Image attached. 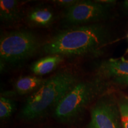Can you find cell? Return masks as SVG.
<instances>
[{
  "instance_id": "cell-1",
  "label": "cell",
  "mask_w": 128,
  "mask_h": 128,
  "mask_svg": "<svg viewBox=\"0 0 128 128\" xmlns=\"http://www.w3.org/2000/svg\"><path fill=\"white\" fill-rule=\"evenodd\" d=\"M110 35L100 23L71 27L59 32L42 45L47 55L66 57L98 56L109 43Z\"/></svg>"
},
{
  "instance_id": "cell-2",
  "label": "cell",
  "mask_w": 128,
  "mask_h": 128,
  "mask_svg": "<svg viewBox=\"0 0 128 128\" xmlns=\"http://www.w3.org/2000/svg\"><path fill=\"white\" fill-rule=\"evenodd\" d=\"M80 80L70 70H62L47 78L38 90L28 96L20 117L26 120H34L54 112L66 92Z\"/></svg>"
},
{
  "instance_id": "cell-3",
  "label": "cell",
  "mask_w": 128,
  "mask_h": 128,
  "mask_svg": "<svg viewBox=\"0 0 128 128\" xmlns=\"http://www.w3.org/2000/svg\"><path fill=\"white\" fill-rule=\"evenodd\" d=\"M109 92V82L96 75L80 80L65 94L54 111V116L62 124H72L101 96Z\"/></svg>"
},
{
  "instance_id": "cell-4",
  "label": "cell",
  "mask_w": 128,
  "mask_h": 128,
  "mask_svg": "<svg viewBox=\"0 0 128 128\" xmlns=\"http://www.w3.org/2000/svg\"><path fill=\"white\" fill-rule=\"evenodd\" d=\"M40 46L39 37L30 30H15L4 33L0 39L1 71L28 60L36 54Z\"/></svg>"
},
{
  "instance_id": "cell-5",
  "label": "cell",
  "mask_w": 128,
  "mask_h": 128,
  "mask_svg": "<svg viewBox=\"0 0 128 128\" xmlns=\"http://www.w3.org/2000/svg\"><path fill=\"white\" fill-rule=\"evenodd\" d=\"M115 1L81 0L65 9L63 22L69 26L91 24L106 20L110 14Z\"/></svg>"
},
{
  "instance_id": "cell-6",
  "label": "cell",
  "mask_w": 128,
  "mask_h": 128,
  "mask_svg": "<svg viewBox=\"0 0 128 128\" xmlns=\"http://www.w3.org/2000/svg\"><path fill=\"white\" fill-rule=\"evenodd\" d=\"M87 128H124L114 92L109 91L103 94L92 105Z\"/></svg>"
},
{
  "instance_id": "cell-7",
  "label": "cell",
  "mask_w": 128,
  "mask_h": 128,
  "mask_svg": "<svg viewBox=\"0 0 128 128\" xmlns=\"http://www.w3.org/2000/svg\"><path fill=\"white\" fill-rule=\"evenodd\" d=\"M97 75L106 80L128 76V60L122 57L104 60L100 64Z\"/></svg>"
},
{
  "instance_id": "cell-8",
  "label": "cell",
  "mask_w": 128,
  "mask_h": 128,
  "mask_svg": "<svg viewBox=\"0 0 128 128\" xmlns=\"http://www.w3.org/2000/svg\"><path fill=\"white\" fill-rule=\"evenodd\" d=\"M55 15L52 9L45 6L36 7L28 12L27 21L30 25L38 28L50 26L54 22Z\"/></svg>"
},
{
  "instance_id": "cell-9",
  "label": "cell",
  "mask_w": 128,
  "mask_h": 128,
  "mask_svg": "<svg viewBox=\"0 0 128 128\" xmlns=\"http://www.w3.org/2000/svg\"><path fill=\"white\" fill-rule=\"evenodd\" d=\"M47 80L41 78L38 76H22L16 80L14 84V92L12 93L6 94L7 96L17 95H30L38 90Z\"/></svg>"
},
{
  "instance_id": "cell-10",
  "label": "cell",
  "mask_w": 128,
  "mask_h": 128,
  "mask_svg": "<svg viewBox=\"0 0 128 128\" xmlns=\"http://www.w3.org/2000/svg\"><path fill=\"white\" fill-rule=\"evenodd\" d=\"M22 18L20 2L16 0L0 1V20L6 24L17 23Z\"/></svg>"
},
{
  "instance_id": "cell-11",
  "label": "cell",
  "mask_w": 128,
  "mask_h": 128,
  "mask_svg": "<svg viewBox=\"0 0 128 128\" xmlns=\"http://www.w3.org/2000/svg\"><path fill=\"white\" fill-rule=\"evenodd\" d=\"M64 57L51 55L40 58L32 64L30 70L36 76H42L52 72L63 61Z\"/></svg>"
},
{
  "instance_id": "cell-12",
  "label": "cell",
  "mask_w": 128,
  "mask_h": 128,
  "mask_svg": "<svg viewBox=\"0 0 128 128\" xmlns=\"http://www.w3.org/2000/svg\"><path fill=\"white\" fill-rule=\"evenodd\" d=\"M16 109L15 102L10 97L1 96L0 98V119L5 120L9 119Z\"/></svg>"
},
{
  "instance_id": "cell-13",
  "label": "cell",
  "mask_w": 128,
  "mask_h": 128,
  "mask_svg": "<svg viewBox=\"0 0 128 128\" xmlns=\"http://www.w3.org/2000/svg\"><path fill=\"white\" fill-rule=\"evenodd\" d=\"M118 103L123 128H128V96L122 92H117Z\"/></svg>"
},
{
  "instance_id": "cell-14",
  "label": "cell",
  "mask_w": 128,
  "mask_h": 128,
  "mask_svg": "<svg viewBox=\"0 0 128 128\" xmlns=\"http://www.w3.org/2000/svg\"><path fill=\"white\" fill-rule=\"evenodd\" d=\"M112 84L117 86L128 87V76H122L113 78L111 80Z\"/></svg>"
},
{
  "instance_id": "cell-15",
  "label": "cell",
  "mask_w": 128,
  "mask_h": 128,
  "mask_svg": "<svg viewBox=\"0 0 128 128\" xmlns=\"http://www.w3.org/2000/svg\"><path fill=\"white\" fill-rule=\"evenodd\" d=\"M59 7H63L65 9L71 7L78 2V0H55L53 1Z\"/></svg>"
},
{
  "instance_id": "cell-16",
  "label": "cell",
  "mask_w": 128,
  "mask_h": 128,
  "mask_svg": "<svg viewBox=\"0 0 128 128\" xmlns=\"http://www.w3.org/2000/svg\"><path fill=\"white\" fill-rule=\"evenodd\" d=\"M122 7L126 11L128 12V0L124 1L122 3Z\"/></svg>"
},
{
  "instance_id": "cell-17",
  "label": "cell",
  "mask_w": 128,
  "mask_h": 128,
  "mask_svg": "<svg viewBox=\"0 0 128 128\" xmlns=\"http://www.w3.org/2000/svg\"><path fill=\"white\" fill-rule=\"evenodd\" d=\"M127 38H128V36H127ZM128 52V50H127V52Z\"/></svg>"
}]
</instances>
